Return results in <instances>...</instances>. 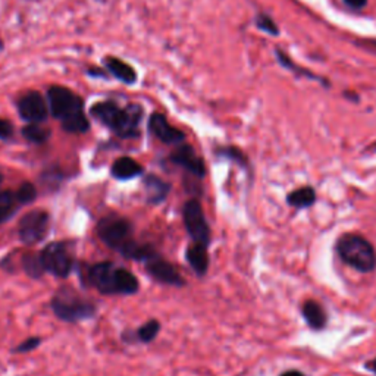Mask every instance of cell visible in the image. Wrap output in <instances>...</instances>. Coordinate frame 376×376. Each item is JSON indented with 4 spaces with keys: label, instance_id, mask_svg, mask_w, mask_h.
Returning a JSON list of instances; mask_svg holds the SVG:
<instances>
[{
    "label": "cell",
    "instance_id": "obj_1",
    "mask_svg": "<svg viewBox=\"0 0 376 376\" xmlns=\"http://www.w3.org/2000/svg\"><path fill=\"white\" fill-rule=\"evenodd\" d=\"M96 234L109 249L128 260L144 263L156 253L152 244H140L134 238V225L127 217L109 215L97 222Z\"/></svg>",
    "mask_w": 376,
    "mask_h": 376
},
{
    "label": "cell",
    "instance_id": "obj_2",
    "mask_svg": "<svg viewBox=\"0 0 376 376\" xmlns=\"http://www.w3.org/2000/svg\"><path fill=\"white\" fill-rule=\"evenodd\" d=\"M84 278L87 285L103 296H132L140 289V281L134 274L107 260L89 266Z\"/></svg>",
    "mask_w": 376,
    "mask_h": 376
},
{
    "label": "cell",
    "instance_id": "obj_3",
    "mask_svg": "<svg viewBox=\"0 0 376 376\" xmlns=\"http://www.w3.org/2000/svg\"><path fill=\"white\" fill-rule=\"evenodd\" d=\"M90 114L119 138L127 140L140 136L143 111L138 105L120 107L115 102H100L91 107Z\"/></svg>",
    "mask_w": 376,
    "mask_h": 376
},
{
    "label": "cell",
    "instance_id": "obj_4",
    "mask_svg": "<svg viewBox=\"0 0 376 376\" xmlns=\"http://www.w3.org/2000/svg\"><path fill=\"white\" fill-rule=\"evenodd\" d=\"M51 309L55 316L66 323L90 321L97 314V306L80 296L74 288L60 287L51 300Z\"/></svg>",
    "mask_w": 376,
    "mask_h": 376
},
{
    "label": "cell",
    "instance_id": "obj_5",
    "mask_svg": "<svg viewBox=\"0 0 376 376\" xmlns=\"http://www.w3.org/2000/svg\"><path fill=\"white\" fill-rule=\"evenodd\" d=\"M335 250L344 263L361 274L376 269V251L370 242L357 234H344L338 238Z\"/></svg>",
    "mask_w": 376,
    "mask_h": 376
},
{
    "label": "cell",
    "instance_id": "obj_6",
    "mask_svg": "<svg viewBox=\"0 0 376 376\" xmlns=\"http://www.w3.org/2000/svg\"><path fill=\"white\" fill-rule=\"evenodd\" d=\"M48 111L60 123L84 114V102L78 94L62 86H53L47 91Z\"/></svg>",
    "mask_w": 376,
    "mask_h": 376
},
{
    "label": "cell",
    "instance_id": "obj_7",
    "mask_svg": "<svg viewBox=\"0 0 376 376\" xmlns=\"http://www.w3.org/2000/svg\"><path fill=\"white\" fill-rule=\"evenodd\" d=\"M183 222L193 242L209 247L212 241L211 225L206 220L199 199H190L183 206Z\"/></svg>",
    "mask_w": 376,
    "mask_h": 376
},
{
    "label": "cell",
    "instance_id": "obj_8",
    "mask_svg": "<svg viewBox=\"0 0 376 376\" xmlns=\"http://www.w3.org/2000/svg\"><path fill=\"white\" fill-rule=\"evenodd\" d=\"M51 213L34 209L24 215L18 222V237L22 244L34 246L42 242L51 231Z\"/></svg>",
    "mask_w": 376,
    "mask_h": 376
},
{
    "label": "cell",
    "instance_id": "obj_9",
    "mask_svg": "<svg viewBox=\"0 0 376 376\" xmlns=\"http://www.w3.org/2000/svg\"><path fill=\"white\" fill-rule=\"evenodd\" d=\"M40 256L47 274H52L56 278H68L74 269V256L65 241H55L47 244Z\"/></svg>",
    "mask_w": 376,
    "mask_h": 376
},
{
    "label": "cell",
    "instance_id": "obj_10",
    "mask_svg": "<svg viewBox=\"0 0 376 376\" xmlns=\"http://www.w3.org/2000/svg\"><path fill=\"white\" fill-rule=\"evenodd\" d=\"M143 265H144L145 272H147L149 276L156 283L169 285V287H177V288H183L187 284L175 266L171 262L163 259L157 251Z\"/></svg>",
    "mask_w": 376,
    "mask_h": 376
},
{
    "label": "cell",
    "instance_id": "obj_11",
    "mask_svg": "<svg viewBox=\"0 0 376 376\" xmlns=\"http://www.w3.org/2000/svg\"><path fill=\"white\" fill-rule=\"evenodd\" d=\"M18 112L28 124H42L48 115V103L37 91H30L18 102Z\"/></svg>",
    "mask_w": 376,
    "mask_h": 376
},
{
    "label": "cell",
    "instance_id": "obj_12",
    "mask_svg": "<svg viewBox=\"0 0 376 376\" xmlns=\"http://www.w3.org/2000/svg\"><path fill=\"white\" fill-rule=\"evenodd\" d=\"M169 162L174 165L186 169L188 174L196 178H204L206 177V165L202 157L196 153L190 144H179L178 147L169 154Z\"/></svg>",
    "mask_w": 376,
    "mask_h": 376
},
{
    "label": "cell",
    "instance_id": "obj_13",
    "mask_svg": "<svg viewBox=\"0 0 376 376\" xmlns=\"http://www.w3.org/2000/svg\"><path fill=\"white\" fill-rule=\"evenodd\" d=\"M149 128L157 140L169 145H179L186 140L184 132L169 124L168 119L162 114H153L150 116Z\"/></svg>",
    "mask_w": 376,
    "mask_h": 376
},
{
    "label": "cell",
    "instance_id": "obj_14",
    "mask_svg": "<svg viewBox=\"0 0 376 376\" xmlns=\"http://www.w3.org/2000/svg\"><path fill=\"white\" fill-rule=\"evenodd\" d=\"M143 186L145 190V200L153 206L163 203L172 188L171 184L166 183V181H163L161 177H157L154 174H147V177H144Z\"/></svg>",
    "mask_w": 376,
    "mask_h": 376
},
{
    "label": "cell",
    "instance_id": "obj_15",
    "mask_svg": "<svg viewBox=\"0 0 376 376\" xmlns=\"http://www.w3.org/2000/svg\"><path fill=\"white\" fill-rule=\"evenodd\" d=\"M161 330H162L161 322L156 319H150L147 322H144L140 328L134 331L123 332V337L120 338H123V341L127 344H136V343L150 344L157 338V335H159Z\"/></svg>",
    "mask_w": 376,
    "mask_h": 376
},
{
    "label": "cell",
    "instance_id": "obj_16",
    "mask_svg": "<svg viewBox=\"0 0 376 376\" xmlns=\"http://www.w3.org/2000/svg\"><path fill=\"white\" fill-rule=\"evenodd\" d=\"M208 249L209 247L196 244V242H191V244L186 249V260L188 262L193 272L199 278L206 276V274H208L209 271L211 259H209Z\"/></svg>",
    "mask_w": 376,
    "mask_h": 376
},
{
    "label": "cell",
    "instance_id": "obj_17",
    "mask_svg": "<svg viewBox=\"0 0 376 376\" xmlns=\"http://www.w3.org/2000/svg\"><path fill=\"white\" fill-rule=\"evenodd\" d=\"M143 174H144V168L129 156L118 157L111 168V175L118 181H124V183L125 181L134 179Z\"/></svg>",
    "mask_w": 376,
    "mask_h": 376
},
{
    "label": "cell",
    "instance_id": "obj_18",
    "mask_svg": "<svg viewBox=\"0 0 376 376\" xmlns=\"http://www.w3.org/2000/svg\"><path fill=\"white\" fill-rule=\"evenodd\" d=\"M301 313L312 330H323L326 322H328V316H326L323 307L314 300H307L301 307Z\"/></svg>",
    "mask_w": 376,
    "mask_h": 376
},
{
    "label": "cell",
    "instance_id": "obj_19",
    "mask_svg": "<svg viewBox=\"0 0 376 376\" xmlns=\"http://www.w3.org/2000/svg\"><path fill=\"white\" fill-rule=\"evenodd\" d=\"M105 64L107 71L119 81H123L125 84H134L137 81V74L134 68L129 66L127 62H124V60H120L118 57H106Z\"/></svg>",
    "mask_w": 376,
    "mask_h": 376
},
{
    "label": "cell",
    "instance_id": "obj_20",
    "mask_svg": "<svg viewBox=\"0 0 376 376\" xmlns=\"http://www.w3.org/2000/svg\"><path fill=\"white\" fill-rule=\"evenodd\" d=\"M318 196L313 187H300L287 196V203L294 209H307L316 203Z\"/></svg>",
    "mask_w": 376,
    "mask_h": 376
},
{
    "label": "cell",
    "instance_id": "obj_21",
    "mask_svg": "<svg viewBox=\"0 0 376 376\" xmlns=\"http://www.w3.org/2000/svg\"><path fill=\"white\" fill-rule=\"evenodd\" d=\"M21 266H22V271L26 272V275L31 278V280H42L43 275L46 274L40 251L24 254L21 259Z\"/></svg>",
    "mask_w": 376,
    "mask_h": 376
},
{
    "label": "cell",
    "instance_id": "obj_22",
    "mask_svg": "<svg viewBox=\"0 0 376 376\" xmlns=\"http://www.w3.org/2000/svg\"><path fill=\"white\" fill-rule=\"evenodd\" d=\"M19 209L15 193L10 190L0 191V225L9 221Z\"/></svg>",
    "mask_w": 376,
    "mask_h": 376
},
{
    "label": "cell",
    "instance_id": "obj_23",
    "mask_svg": "<svg viewBox=\"0 0 376 376\" xmlns=\"http://www.w3.org/2000/svg\"><path fill=\"white\" fill-rule=\"evenodd\" d=\"M52 132L40 124H28L22 128V137L33 144H44L51 138Z\"/></svg>",
    "mask_w": 376,
    "mask_h": 376
},
{
    "label": "cell",
    "instance_id": "obj_24",
    "mask_svg": "<svg viewBox=\"0 0 376 376\" xmlns=\"http://www.w3.org/2000/svg\"><path fill=\"white\" fill-rule=\"evenodd\" d=\"M60 124H62L64 131L69 132V134H84V132H87L90 129V123L86 114L64 120V123Z\"/></svg>",
    "mask_w": 376,
    "mask_h": 376
},
{
    "label": "cell",
    "instance_id": "obj_25",
    "mask_svg": "<svg viewBox=\"0 0 376 376\" xmlns=\"http://www.w3.org/2000/svg\"><path fill=\"white\" fill-rule=\"evenodd\" d=\"M37 196H39L37 187H35L33 183H28V181L22 183L18 187V190L15 191V197H17V202L19 206H27V204L34 203L35 199H37Z\"/></svg>",
    "mask_w": 376,
    "mask_h": 376
},
{
    "label": "cell",
    "instance_id": "obj_26",
    "mask_svg": "<svg viewBox=\"0 0 376 376\" xmlns=\"http://www.w3.org/2000/svg\"><path fill=\"white\" fill-rule=\"evenodd\" d=\"M216 156L220 157H224V159H228L234 163H237L238 166L247 169L249 168V159L247 156L242 153L240 149L237 147H233V145H229V147H221L216 150Z\"/></svg>",
    "mask_w": 376,
    "mask_h": 376
},
{
    "label": "cell",
    "instance_id": "obj_27",
    "mask_svg": "<svg viewBox=\"0 0 376 376\" xmlns=\"http://www.w3.org/2000/svg\"><path fill=\"white\" fill-rule=\"evenodd\" d=\"M42 344V338L40 337H30L27 339H24L22 343H19L18 346H15L14 348H12V353H17V355H26V353H30V351H34L37 350Z\"/></svg>",
    "mask_w": 376,
    "mask_h": 376
},
{
    "label": "cell",
    "instance_id": "obj_28",
    "mask_svg": "<svg viewBox=\"0 0 376 376\" xmlns=\"http://www.w3.org/2000/svg\"><path fill=\"white\" fill-rule=\"evenodd\" d=\"M256 26L265 31V33H268L271 35H278V33H280V30H278L276 27V24L275 21L268 17V15H265V14H260L258 18H256Z\"/></svg>",
    "mask_w": 376,
    "mask_h": 376
},
{
    "label": "cell",
    "instance_id": "obj_29",
    "mask_svg": "<svg viewBox=\"0 0 376 376\" xmlns=\"http://www.w3.org/2000/svg\"><path fill=\"white\" fill-rule=\"evenodd\" d=\"M14 136V125H12L9 120L0 118V140H9Z\"/></svg>",
    "mask_w": 376,
    "mask_h": 376
},
{
    "label": "cell",
    "instance_id": "obj_30",
    "mask_svg": "<svg viewBox=\"0 0 376 376\" xmlns=\"http://www.w3.org/2000/svg\"><path fill=\"white\" fill-rule=\"evenodd\" d=\"M344 3L351 9H361L366 6L368 0H344Z\"/></svg>",
    "mask_w": 376,
    "mask_h": 376
},
{
    "label": "cell",
    "instance_id": "obj_31",
    "mask_svg": "<svg viewBox=\"0 0 376 376\" xmlns=\"http://www.w3.org/2000/svg\"><path fill=\"white\" fill-rule=\"evenodd\" d=\"M365 368H366L368 370H370L372 373H375V375H376V357H375V359H372L370 361H368L366 365H365Z\"/></svg>",
    "mask_w": 376,
    "mask_h": 376
},
{
    "label": "cell",
    "instance_id": "obj_32",
    "mask_svg": "<svg viewBox=\"0 0 376 376\" xmlns=\"http://www.w3.org/2000/svg\"><path fill=\"white\" fill-rule=\"evenodd\" d=\"M280 376H305V373H301L300 370H287V372L281 373Z\"/></svg>",
    "mask_w": 376,
    "mask_h": 376
},
{
    "label": "cell",
    "instance_id": "obj_33",
    "mask_svg": "<svg viewBox=\"0 0 376 376\" xmlns=\"http://www.w3.org/2000/svg\"><path fill=\"white\" fill-rule=\"evenodd\" d=\"M365 44H370V46H373V47L376 48V42H375V40H366Z\"/></svg>",
    "mask_w": 376,
    "mask_h": 376
},
{
    "label": "cell",
    "instance_id": "obj_34",
    "mask_svg": "<svg viewBox=\"0 0 376 376\" xmlns=\"http://www.w3.org/2000/svg\"><path fill=\"white\" fill-rule=\"evenodd\" d=\"M3 179H5V177H3V174H2V172H0V186H2V183H3Z\"/></svg>",
    "mask_w": 376,
    "mask_h": 376
}]
</instances>
